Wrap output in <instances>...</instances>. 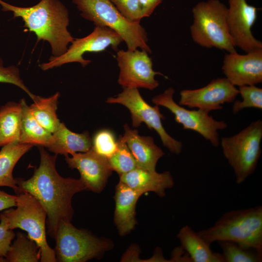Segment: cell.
I'll list each match as a JSON object with an SVG mask.
<instances>
[{
    "label": "cell",
    "instance_id": "obj_14",
    "mask_svg": "<svg viewBox=\"0 0 262 262\" xmlns=\"http://www.w3.org/2000/svg\"><path fill=\"white\" fill-rule=\"evenodd\" d=\"M227 21L235 47L246 53L262 49V43L252 34L257 18V9L246 0H228Z\"/></svg>",
    "mask_w": 262,
    "mask_h": 262
},
{
    "label": "cell",
    "instance_id": "obj_4",
    "mask_svg": "<svg viewBox=\"0 0 262 262\" xmlns=\"http://www.w3.org/2000/svg\"><path fill=\"white\" fill-rule=\"evenodd\" d=\"M16 208L5 210L0 214V221L10 229H20L28 233L39 247L41 262H57L54 250L47 241V213L39 202L30 194L17 190Z\"/></svg>",
    "mask_w": 262,
    "mask_h": 262
},
{
    "label": "cell",
    "instance_id": "obj_22",
    "mask_svg": "<svg viewBox=\"0 0 262 262\" xmlns=\"http://www.w3.org/2000/svg\"><path fill=\"white\" fill-rule=\"evenodd\" d=\"M33 147L30 144L13 142L2 146L0 150V187H8L15 192L17 190L13 175L14 168L21 157Z\"/></svg>",
    "mask_w": 262,
    "mask_h": 262
},
{
    "label": "cell",
    "instance_id": "obj_33",
    "mask_svg": "<svg viewBox=\"0 0 262 262\" xmlns=\"http://www.w3.org/2000/svg\"><path fill=\"white\" fill-rule=\"evenodd\" d=\"M16 237V233L12 229H7L4 224L0 222V256L5 257Z\"/></svg>",
    "mask_w": 262,
    "mask_h": 262
},
{
    "label": "cell",
    "instance_id": "obj_19",
    "mask_svg": "<svg viewBox=\"0 0 262 262\" xmlns=\"http://www.w3.org/2000/svg\"><path fill=\"white\" fill-rule=\"evenodd\" d=\"M119 181L143 194L153 192L160 197L165 196V191L172 188L174 181L167 171L158 173L139 167L119 176Z\"/></svg>",
    "mask_w": 262,
    "mask_h": 262
},
{
    "label": "cell",
    "instance_id": "obj_1",
    "mask_svg": "<svg viewBox=\"0 0 262 262\" xmlns=\"http://www.w3.org/2000/svg\"><path fill=\"white\" fill-rule=\"evenodd\" d=\"M39 150L40 164L32 177L15 180L17 190L30 194L43 207L47 216V233L54 239L60 222L72 219L73 196L87 188L81 179L65 178L59 174L55 167L57 155H50L43 147Z\"/></svg>",
    "mask_w": 262,
    "mask_h": 262
},
{
    "label": "cell",
    "instance_id": "obj_21",
    "mask_svg": "<svg viewBox=\"0 0 262 262\" xmlns=\"http://www.w3.org/2000/svg\"><path fill=\"white\" fill-rule=\"evenodd\" d=\"M55 154L65 156L77 152H85L92 148V139L88 131L74 132L64 123L53 133L50 143L47 147Z\"/></svg>",
    "mask_w": 262,
    "mask_h": 262
},
{
    "label": "cell",
    "instance_id": "obj_26",
    "mask_svg": "<svg viewBox=\"0 0 262 262\" xmlns=\"http://www.w3.org/2000/svg\"><path fill=\"white\" fill-rule=\"evenodd\" d=\"M5 256L9 262H37L40 260L39 246L27 235L18 232Z\"/></svg>",
    "mask_w": 262,
    "mask_h": 262
},
{
    "label": "cell",
    "instance_id": "obj_18",
    "mask_svg": "<svg viewBox=\"0 0 262 262\" xmlns=\"http://www.w3.org/2000/svg\"><path fill=\"white\" fill-rule=\"evenodd\" d=\"M144 194L133 189L119 181L115 187L114 222L119 234L124 236L135 228L136 205L139 197Z\"/></svg>",
    "mask_w": 262,
    "mask_h": 262
},
{
    "label": "cell",
    "instance_id": "obj_11",
    "mask_svg": "<svg viewBox=\"0 0 262 262\" xmlns=\"http://www.w3.org/2000/svg\"><path fill=\"white\" fill-rule=\"evenodd\" d=\"M123 41L121 36L114 30L106 27L96 26L87 36L74 39L64 53L50 57L48 63L40 65V67L42 70H47L73 62L80 63L82 67H85L91 62L83 58L85 53L101 52L110 47L117 50Z\"/></svg>",
    "mask_w": 262,
    "mask_h": 262
},
{
    "label": "cell",
    "instance_id": "obj_28",
    "mask_svg": "<svg viewBox=\"0 0 262 262\" xmlns=\"http://www.w3.org/2000/svg\"><path fill=\"white\" fill-rule=\"evenodd\" d=\"M117 141V149L108 161L112 170L120 176L136 168L137 165L127 145L120 136Z\"/></svg>",
    "mask_w": 262,
    "mask_h": 262
},
{
    "label": "cell",
    "instance_id": "obj_29",
    "mask_svg": "<svg viewBox=\"0 0 262 262\" xmlns=\"http://www.w3.org/2000/svg\"><path fill=\"white\" fill-rule=\"evenodd\" d=\"M239 94L242 100H236L232 108V112L236 114L241 110L248 108L262 109V89L255 85L239 86Z\"/></svg>",
    "mask_w": 262,
    "mask_h": 262
},
{
    "label": "cell",
    "instance_id": "obj_34",
    "mask_svg": "<svg viewBox=\"0 0 262 262\" xmlns=\"http://www.w3.org/2000/svg\"><path fill=\"white\" fill-rule=\"evenodd\" d=\"M143 18L149 17L163 0H139Z\"/></svg>",
    "mask_w": 262,
    "mask_h": 262
},
{
    "label": "cell",
    "instance_id": "obj_7",
    "mask_svg": "<svg viewBox=\"0 0 262 262\" xmlns=\"http://www.w3.org/2000/svg\"><path fill=\"white\" fill-rule=\"evenodd\" d=\"M262 139L260 119L235 135L221 139L223 155L233 170L236 183H243L255 171L261 155Z\"/></svg>",
    "mask_w": 262,
    "mask_h": 262
},
{
    "label": "cell",
    "instance_id": "obj_20",
    "mask_svg": "<svg viewBox=\"0 0 262 262\" xmlns=\"http://www.w3.org/2000/svg\"><path fill=\"white\" fill-rule=\"evenodd\" d=\"M180 246L193 262H225L222 254L213 252L211 244L192 228L186 225L177 234Z\"/></svg>",
    "mask_w": 262,
    "mask_h": 262
},
{
    "label": "cell",
    "instance_id": "obj_23",
    "mask_svg": "<svg viewBox=\"0 0 262 262\" xmlns=\"http://www.w3.org/2000/svg\"><path fill=\"white\" fill-rule=\"evenodd\" d=\"M19 103L22 118L19 142L47 147L51 140L52 133L37 121L24 99H20Z\"/></svg>",
    "mask_w": 262,
    "mask_h": 262
},
{
    "label": "cell",
    "instance_id": "obj_9",
    "mask_svg": "<svg viewBox=\"0 0 262 262\" xmlns=\"http://www.w3.org/2000/svg\"><path fill=\"white\" fill-rule=\"evenodd\" d=\"M107 103H118L125 106L131 114L133 127H139L144 123L150 130H154L160 136L164 146L171 152L180 154L183 145L171 137L165 130L162 120L165 119L159 106H152L142 97L137 88H123V91L115 97L107 98Z\"/></svg>",
    "mask_w": 262,
    "mask_h": 262
},
{
    "label": "cell",
    "instance_id": "obj_6",
    "mask_svg": "<svg viewBox=\"0 0 262 262\" xmlns=\"http://www.w3.org/2000/svg\"><path fill=\"white\" fill-rule=\"evenodd\" d=\"M227 7L219 0L202 1L192 10L190 31L193 41L206 48L235 51L227 21Z\"/></svg>",
    "mask_w": 262,
    "mask_h": 262
},
{
    "label": "cell",
    "instance_id": "obj_10",
    "mask_svg": "<svg viewBox=\"0 0 262 262\" xmlns=\"http://www.w3.org/2000/svg\"><path fill=\"white\" fill-rule=\"evenodd\" d=\"M175 90L169 87L163 93L154 96L152 101L155 105L168 109L174 115L177 123L184 130L195 131L208 140L213 147L220 144L218 131L227 128L224 121L216 120L208 113L198 109L190 110L177 103L173 99Z\"/></svg>",
    "mask_w": 262,
    "mask_h": 262
},
{
    "label": "cell",
    "instance_id": "obj_2",
    "mask_svg": "<svg viewBox=\"0 0 262 262\" xmlns=\"http://www.w3.org/2000/svg\"><path fill=\"white\" fill-rule=\"evenodd\" d=\"M2 11H11L14 17H20L24 27L33 32L37 41L49 42L53 56L64 53L67 45L74 38L67 30L68 12L59 0H41L37 4L29 7L16 6L0 0Z\"/></svg>",
    "mask_w": 262,
    "mask_h": 262
},
{
    "label": "cell",
    "instance_id": "obj_3",
    "mask_svg": "<svg viewBox=\"0 0 262 262\" xmlns=\"http://www.w3.org/2000/svg\"><path fill=\"white\" fill-rule=\"evenodd\" d=\"M198 233L211 245L231 241L262 253V206L226 212L213 226Z\"/></svg>",
    "mask_w": 262,
    "mask_h": 262
},
{
    "label": "cell",
    "instance_id": "obj_12",
    "mask_svg": "<svg viewBox=\"0 0 262 262\" xmlns=\"http://www.w3.org/2000/svg\"><path fill=\"white\" fill-rule=\"evenodd\" d=\"M144 50H119L116 60L119 68L118 83L123 88H145L152 90L159 85L156 75H163L153 69V63Z\"/></svg>",
    "mask_w": 262,
    "mask_h": 262
},
{
    "label": "cell",
    "instance_id": "obj_27",
    "mask_svg": "<svg viewBox=\"0 0 262 262\" xmlns=\"http://www.w3.org/2000/svg\"><path fill=\"white\" fill-rule=\"evenodd\" d=\"M225 262H261L262 253L228 241L218 242Z\"/></svg>",
    "mask_w": 262,
    "mask_h": 262
},
{
    "label": "cell",
    "instance_id": "obj_30",
    "mask_svg": "<svg viewBox=\"0 0 262 262\" xmlns=\"http://www.w3.org/2000/svg\"><path fill=\"white\" fill-rule=\"evenodd\" d=\"M117 148V140L114 132L108 129L98 131L92 140V149L107 159L115 153Z\"/></svg>",
    "mask_w": 262,
    "mask_h": 262
},
{
    "label": "cell",
    "instance_id": "obj_32",
    "mask_svg": "<svg viewBox=\"0 0 262 262\" xmlns=\"http://www.w3.org/2000/svg\"><path fill=\"white\" fill-rule=\"evenodd\" d=\"M126 18L140 22L143 18L139 0H110Z\"/></svg>",
    "mask_w": 262,
    "mask_h": 262
},
{
    "label": "cell",
    "instance_id": "obj_31",
    "mask_svg": "<svg viewBox=\"0 0 262 262\" xmlns=\"http://www.w3.org/2000/svg\"><path fill=\"white\" fill-rule=\"evenodd\" d=\"M0 82L11 83L18 86L25 92L33 100L36 97L24 84L20 77L18 68L14 66L4 67L1 58H0Z\"/></svg>",
    "mask_w": 262,
    "mask_h": 262
},
{
    "label": "cell",
    "instance_id": "obj_13",
    "mask_svg": "<svg viewBox=\"0 0 262 262\" xmlns=\"http://www.w3.org/2000/svg\"><path fill=\"white\" fill-rule=\"evenodd\" d=\"M238 94V89L225 77L218 78L201 88L182 90L179 104L209 113L222 109L225 103L233 102Z\"/></svg>",
    "mask_w": 262,
    "mask_h": 262
},
{
    "label": "cell",
    "instance_id": "obj_16",
    "mask_svg": "<svg viewBox=\"0 0 262 262\" xmlns=\"http://www.w3.org/2000/svg\"><path fill=\"white\" fill-rule=\"evenodd\" d=\"M65 156V160L71 169H76L87 190L100 193L105 186L113 171L108 159L103 157L92 148L85 152H77Z\"/></svg>",
    "mask_w": 262,
    "mask_h": 262
},
{
    "label": "cell",
    "instance_id": "obj_5",
    "mask_svg": "<svg viewBox=\"0 0 262 262\" xmlns=\"http://www.w3.org/2000/svg\"><path fill=\"white\" fill-rule=\"evenodd\" d=\"M72 2L83 18L93 22L96 26L106 27L117 33L128 50L140 49L151 53L147 33L140 22L128 20L110 0H72Z\"/></svg>",
    "mask_w": 262,
    "mask_h": 262
},
{
    "label": "cell",
    "instance_id": "obj_17",
    "mask_svg": "<svg viewBox=\"0 0 262 262\" xmlns=\"http://www.w3.org/2000/svg\"><path fill=\"white\" fill-rule=\"evenodd\" d=\"M125 133L121 139L127 145L133 156L137 167L155 171L159 160L164 153L150 136H141L137 130L132 129L127 124L124 126Z\"/></svg>",
    "mask_w": 262,
    "mask_h": 262
},
{
    "label": "cell",
    "instance_id": "obj_15",
    "mask_svg": "<svg viewBox=\"0 0 262 262\" xmlns=\"http://www.w3.org/2000/svg\"><path fill=\"white\" fill-rule=\"evenodd\" d=\"M222 70L233 85H256L262 82V49L240 54L228 52L224 57Z\"/></svg>",
    "mask_w": 262,
    "mask_h": 262
},
{
    "label": "cell",
    "instance_id": "obj_24",
    "mask_svg": "<svg viewBox=\"0 0 262 262\" xmlns=\"http://www.w3.org/2000/svg\"><path fill=\"white\" fill-rule=\"evenodd\" d=\"M21 118L19 102H9L0 107V147L19 142Z\"/></svg>",
    "mask_w": 262,
    "mask_h": 262
},
{
    "label": "cell",
    "instance_id": "obj_25",
    "mask_svg": "<svg viewBox=\"0 0 262 262\" xmlns=\"http://www.w3.org/2000/svg\"><path fill=\"white\" fill-rule=\"evenodd\" d=\"M59 97V92L49 98L36 96L33 100V103L30 106L37 121L51 133L57 130L61 124L56 114Z\"/></svg>",
    "mask_w": 262,
    "mask_h": 262
},
{
    "label": "cell",
    "instance_id": "obj_35",
    "mask_svg": "<svg viewBox=\"0 0 262 262\" xmlns=\"http://www.w3.org/2000/svg\"><path fill=\"white\" fill-rule=\"evenodd\" d=\"M17 196L0 190V211L16 206Z\"/></svg>",
    "mask_w": 262,
    "mask_h": 262
},
{
    "label": "cell",
    "instance_id": "obj_8",
    "mask_svg": "<svg viewBox=\"0 0 262 262\" xmlns=\"http://www.w3.org/2000/svg\"><path fill=\"white\" fill-rule=\"evenodd\" d=\"M57 262H85L100 257L112 249V242L75 227L71 222H60L55 237Z\"/></svg>",
    "mask_w": 262,
    "mask_h": 262
}]
</instances>
